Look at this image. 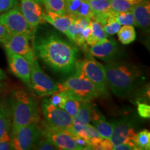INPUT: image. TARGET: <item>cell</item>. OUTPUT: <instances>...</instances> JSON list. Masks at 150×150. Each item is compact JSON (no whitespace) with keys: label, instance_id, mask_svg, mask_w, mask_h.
Segmentation results:
<instances>
[{"label":"cell","instance_id":"obj_26","mask_svg":"<svg viewBox=\"0 0 150 150\" xmlns=\"http://www.w3.org/2000/svg\"><path fill=\"white\" fill-rule=\"evenodd\" d=\"M140 1L141 0H110L111 9L117 13L131 11Z\"/></svg>","mask_w":150,"mask_h":150},{"label":"cell","instance_id":"obj_13","mask_svg":"<svg viewBox=\"0 0 150 150\" xmlns=\"http://www.w3.org/2000/svg\"><path fill=\"white\" fill-rule=\"evenodd\" d=\"M9 68L15 76L24 84L31 87V65L28 61L19 54L6 52Z\"/></svg>","mask_w":150,"mask_h":150},{"label":"cell","instance_id":"obj_39","mask_svg":"<svg viewBox=\"0 0 150 150\" xmlns=\"http://www.w3.org/2000/svg\"><path fill=\"white\" fill-rule=\"evenodd\" d=\"M5 78H6V74H5L4 72V71L1 70V68H0V81L4 79Z\"/></svg>","mask_w":150,"mask_h":150},{"label":"cell","instance_id":"obj_8","mask_svg":"<svg viewBox=\"0 0 150 150\" xmlns=\"http://www.w3.org/2000/svg\"><path fill=\"white\" fill-rule=\"evenodd\" d=\"M31 65V88L40 97H47L60 91V83H56L43 72L37 59Z\"/></svg>","mask_w":150,"mask_h":150},{"label":"cell","instance_id":"obj_5","mask_svg":"<svg viewBox=\"0 0 150 150\" xmlns=\"http://www.w3.org/2000/svg\"><path fill=\"white\" fill-rule=\"evenodd\" d=\"M65 93L78 99L81 102H91L99 97V94L95 86L83 76L75 74L60 83V91Z\"/></svg>","mask_w":150,"mask_h":150},{"label":"cell","instance_id":"obj_29","mask_svg":"<svg viewBox=\"0 0 150 150\" xmlns=\"http://www.w3.org/2000/svg\"><path fill=\"white\" fill-rule=\"evenodd\" d=\"M116 20L120 25H131L136 26V22L134 16L131 11L126 12L117 13Z\"/></svg>","mask_w":150,"mask_h":150},{"label":"cell","instance_id":"obj_21","mask_svg":"<svg viewBox=\"0 0 150 150\" xmlns=\"http://www.w3.org/2000/svg\"><path fill=\"white\" fill-rule=\"evenodd\" d=\"M91 32L86 39V43L90 46L95 45L108 38V35L105 33L103 26L99 22L94 20H91L90 22Z\"/></svg>","mask_w":150,"mask_h":150},{"label":"cell","instance_id":"obj_14","mask_svg":"<svg viewBox=\"0 0 150 150\" xmlns=\"http://www.w3.org/2000/svg\"><path fill=\"white\" fill-rule=\"evenodd\" d=\"M89 52L95 57L110 63L114 61L119 55L120 47L115 40L107 38L102 42L91 46Z\"/></svg>","mask_w":150,"mask_h":150},{"label":"cell","instance_id":"obj_27","mask_svg":"<svg viewBox=\"0 0 150 150\" xmlns=\"http://www.w3.org/2000/svg\"><path fill=\"white\" fill-rule=\"evenodd\" d=\"M46 11L58 14H65V0H42Z\"/></svg>","mask_w":150,"mask_h":150},{"label":"cell","instance_id":"obj_7","mask_svg":"<svg viewBox=\"0 0 150 150\" xmlns=\"http://www.w3.org/2000/svg\"><path fill=\"white\" fill-rule=\"evenodd\" d=\"M41 134L36 122H31L11 131V149L28 150L32 149L40 139Z\"/></svg>","mask_w":150,"mask_h":150},{"label":"cell","instance_id":"obj_30","mask_svg":"<svg viewBox=\"0 0 150 150\" xmlns=\"http://www.w3.org/2000/svg\"><path fill=\"white\" fill-rule=\"evenodd\" d=\"M121 25L117 20L108 22V23L103 25V29H104L105 33L109 35H112L117 33Z\"/></svg>","mask_w":150,"mask_h":150},{"label":"cell","instance_id":"obj_6","mask_svg":"<svg viewBox=\"0 0 150 150\" xmlns=\"http://www.w3.org/2000/svg\"><path fill=\"white\" fill-rule=\"evenodd\" d=\"M0 23L8 34H26L32 38L35 35L36 29L27 21L18 6L0 15Z\"/></svg>","mask_w":150,"mask_h":150},{"label":"cell","instance_id":"obj_18","mask_svg":"<svg viewBox=\"0 0 150 150\" xmlns=\"http://www.w3.org/2000/svg\"><path fill=\"white\" fill-rule=\"evenodd\" d=\"M93 13L92 20L102 25L106 24L108 13L111 9L110 0H86Z\"/></svg>","mask_w":150,"mask_h":150},{"label":"cell","instance_id":"obj_33","mask_svg":"<svg viewBox=\"0 0 150 150\" xmlns=\"http://www.w3.org/2000/svg\"><path fill=\"white\" fill-rule=\"evenodd\" d=\"M138 112L139 115L143 119H149L150 117V106L145 103H138Z\"/></svg>","mask_w":150,"mask_h":150},{"label":"cell","instance_id":"obj_25","mask_svg":"<svg viewBox=\"0 0 150 150\" xmlns=\"http://www.w3.org/2000/svg\"><path fill=\"white\" fill-rule=\"evenodd\" d=\"M117 33L118 39L123 45L130 44L136 38V31L131 25H123Z\"/></svg>","mask_w":150,"mask_h":150},{"label":"cell","instance_id":"obj_34","mask_svg":"<svg viewBox=\"0 0 150 150\" xmlns=\"http://www.w3.org/2000/svg\"><path fill=\"white\" fill-rule=\"evenodd\" d=\"M36 149L40 150H55L57 149L50 140L45 138L37 142Z\"/></svg>","mask_w":150,"mask_h":150},{"label":"cell","instance_id":"obj_36","mask_svg":"<svg viewBox=\"0 0 150 150\" xmlns=\"http://www.w3.org/2000/svg\"><path fill=\"white\" fill-rule=\"evenodd\" d=\"M62 98H63L62 94L60 92H59V93H56L53 94V95H52L51 98L49 99V100L55 106L59 107L62 102Z\"/></svg>","mask_w":150,"mask_h":150},{"label":"cell","instance_id":"obj_16","mask_svg":"<svg viewBox=\"0 0 150 150\" xmlns=\"http://www.w3.org/2000/svg\"><path fill=\"white\" fill-rule=\"evenodd\" d=\"M65 11L75 18L92 19L93 13L86 0H65Z\"/></svg>","mask_w":150,"mask_h":150},{"label":"cell","instance_id":"obj_31","mask_svg":"<svg viewBox=\"0 0 150 150\" xmlns=\"http://www.w3.org/2000/svg\"><path fill=\"white\" fill-rule=\"evenodd\" d=\"M19 0H0V13L6 12L18 6Z\"/></svg>","mask_w":150,"mask_h":150},{"label":"cell","instance_id":"obj_38","mask_svg":"<svg viewBox=\"0 0 150 150\" xmlns=\"http://www.w3.org/2000/svg\"><path fill=\"white\" fill-rule=\"evenodd\" d=\"M7 34H8V33H7L6 30L2 24L0 23V40L3 39L5 36H6Z\"/></svg>","mask_w":150,"mask_h":150},{"label":"cell","instance_id":"obj_17","mask_svg":"<svg viewBox=\"0 0 150 150\" xmlns=\"http://www.w3.org/2000/svg\"><path fill=\"white\" fill-rule=\"evenodd\" d=\"M43 20L53 25L61 32L65 33L69 27L73 24L75 18L67 13L61 15L46 11L43 15Z\"/></svg>","mask_w":150,"mask_h":150},{"label":"cell","instance_id":"obj_28","mask_svg":"<svg viewBox=\"0 0 150 150\" xmlns=\"http://www.w3.org/2000/svg\"><path fill=\"white\" fill-rule=\"evenodd\" d=\"M135 143L138 149H150V132L147 129H144L136 134L135 137Z\"/></svg>","mask_w":150,"mask_h":150},{"label":"cell","instance_id":"obj_11","mask_svg":"<svg viewBox=\"0 0 150 150\" xmlns=\"http://www.w3.org/2000/svg\"><path fill=\"white\" fill-rule=\"evenodd\" d=\"M43 135L57 149L63 150H79L74 137L68 131L47 125Z\"/></svg>","mask_w":150,"mask_h":150},{"label":"cell","instance_id":"obj_4","mask_svg":"<svg viewBox=\"0 0 150 150\" xmlns=\"http://www.w3.org/2000/svg\"><path fill=\"white\" fill-rule=\"evenodd\" d=\"M76 74L88 79L96 88L99 96L106 97L108 95V86L106 81L104 66L95 59H86L76 65Z\"/></svg>","mask_w":150,"mask_h":150},{"label":"cell","instance_id":"obj_32","mask_svg":"<svg viewBox=\"0 0 150 150\" xmlns=\"http://www.w3.org/2000/svg\"><path fill=\"white\" fill-rule=\"evenodd\" d=\"M11 138L9 131H6L0 137V150L11 149Z\"/></svg>","mask_w":150,"mask_h":150},{"label":"cell","instance_id":"obj_15","mask_svg":"<svg viewBox=\"0 0 150 150\" xmlns=\"http://www.w3.org/2000/svg\"><path fill=\"white\" fill-rule=\"evenodd\" d=\"M20 8L24 17L33 29H36L38 26L44 20L42 6L35 0H20Z\"/></svg>","mask_w":150,"mask_h":150},{"label":"cell","instance_id":"obj_23","mask_svg":"<svg viewBox=\"0 0 150 150\" xmlns=\"http://www.w3.org/2000/svg\"><path fill=\"white\" fill-rule=\"evenodd\" d=\"M11 113L9 106L0 103V137L6 131H10L11 127Z\"/></svg>","mask_w":150,"mask_h":150},{"label":"cell","instance_id":"obj_10","mask_svg":"<svg viewBox=\"0 0 150 150\" xmlns=\"http://www.w3.org/2000/svg\"><path fill=\"white\" fill-rule=\"evenodd\" d=\"M42 110L48 125L67 130L72 125V117L63 108L57 107L45 99L42 102Z\"/></svg>","mask_w":150,"mask_h":150},{"label":"cell","instance_id":"obj_22","mask_svg":"<svg viewBox=\"0 0 150 150\" xmlns=\"http://www.w3.org/2000/svg\"><path fill=\"white\" fill-rule=\"evenodd\" d=\"M60 93L62 94L63 98L59 108H63L69 115L74 117L79 108L81 102L65 92L61 91Z\"/></svg>","mask_w":150,"mask_h":150},{"label":"cell","instance_id":"obj_1","mask_svg":"<svg viewBox=\"0 0 150 150\" xmlns=\"http://www.w3.org/2000/svg\"><path fill=\"white\" fill-rule=\"evenodd\" d=\"M33 50L35 56L56 72L65 74L76 69V48L58 35L48 34L37 38L33 40Z\"/></svg>","mask_w":150,"mask_h":150},{"label":"cell","instance_id":"obj_20","mask_svg":"<svg viewBox=\"0 0 150 150\" xmlns=\"http://www.w3.org/2000/svg\"><path fill=\"white\" fill-rule=\"evenodd\" d=\"M96 109L93 107L91 102H81L79 108L74 117H72V125H87L93 120Z\"/></svg>","mask_w":150,"mask_h":150},{"label":"cell","instance_id":"obj_37","mask_svg":"<svg viewBox=\"0 0 150 150\" xmlns=\"http://www.w3.org/2000/svg\"><path fill=\"white\" fill-rule=\"evenodd\" d=\"M101 148L103 150H111L113 149V146H112L110 139L103 138L101 141Z\"/></svg>","mask_w":150,"mask_h":150},{"label":"cell","instance_id":"obj_24","mask_svg":"<svg viewBox=\"0 0 150 150\" xmlns=\"http://www.w3.org/2000/svg\"><path fill=\"white\" fill-rule=\"evenodd\" d=\"M93 124L95 125L94 127L97 129L99 136L102 137V138L110 139V136L112 135V130H113V127H112L111 123L106 121L104 117L101 115L99 119H97L96 121L93 122Z\"/></svg>","mask_w":150,"mask_h":150},{"label":"cell","instance_id":"obj_3","mask_svg":"<svg viewBox=\"0 0 150 150\" xmlns=\"http://www.w3.org/2000/svg\"><path fill=\"white\" fill-rule=\"evenodd\" d=\"M9 107L12 131L31 122H37L38 120L37 104L23 90H16L13 92L10 97Z\"/></svg>","mask_w":150,"mask_h":150},{"label":"cell","instance_id":"obj_12","mask_svg":"<svg viewBox=\"0 0 150 150\" xmlns=\"http://www.w3.org/2000/svg\"><path fill=\"white\" fill-rule=\"evenodd\" d=\"M112 125L113 130L110 140L113 147L127 142L135 143V137L137 133L135 131L134 124L130 119L124 118L116 120L112 123Z\"/></svg>","mask_w":150,"mask_h":150},{"label":"cell","instance_id":"obj_9","mask_svg":"<svg viewBox=\"0 0 150 150\" xmlns=\"http://www.w3.org/2000/svg\"><path fill=\"white\" fill-rule=\"evenodd\" d=\"M32 38L26 34H7L0 42L3 44L6 52L19 54L26 59L31 64L36 59L33 48L31 47L29 40Z\"/></svg>","mask_w":150,"mask_h":150},{"label":"cell","instance_id":"obj_19","mask_svg":"<svg viewBox=\"0 0 150 150\" xmlns=\"http://www.w3.org/2000/svg\"><path fill=\"white\" fill-rule=\"evenodd\" d=\"M134 15L136 26L147 29L150 23V4L149 0H141L131 10Z\"/></svg>","mask_w":150,"mask_h":150},{"label":"cell","instance_id":"obj_2","mask_svg":"<svg viewBox=\"0 0 150 150\" xmlns=\"http://www.w3.org/2000/svg\"><path fill=\"white\" fill-rule=\"evenodd\" d=\"M108 88L116 96L127 98L138 86L140 74L131 65L110 62L104 66Z\"/></svg>","mask_w":150,"mask_h":150},{"label":"cell","instance_id":"obj_35","mask_svg":"<svg viewBox=\"0 0 150 150\" xmlns=\"http://www.w3.org/2000/svg\"><path fill=\"white\" fill-rule=\"evenodd\" d=\"M114 150H136L138 149V148L137 147L136 144L134 142H123V143L119 144L114 146L113 149Z\"/></svg>","mask_w":150,"mask_h":150},{"label":"cell","instance_id":"obj_40","mask_svg":"<svg viewBox=\"0 0 150 150\" xmlns=\"http://www.w3.org/2000/svg\"><path fill=\"white\" fill-rule=\"evenodd\" d=\"M35 1L39 4H42V0H35Z\"/></svg>","mask_w":150,"mask_h":150}]
</instances>
